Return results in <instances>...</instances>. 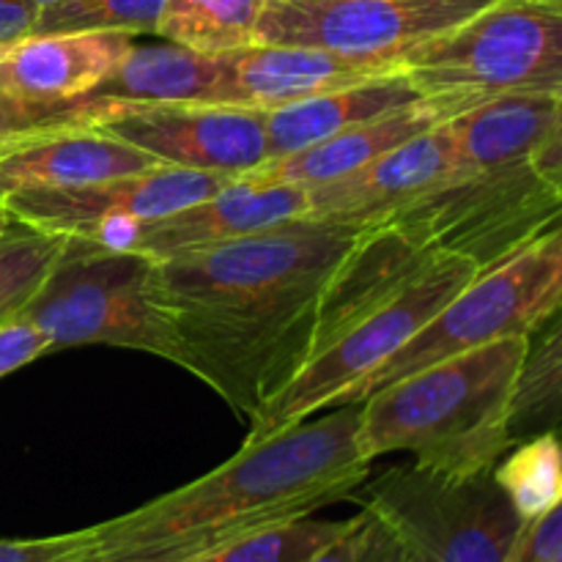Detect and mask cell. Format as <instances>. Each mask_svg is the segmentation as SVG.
I'll return each mask as SVG.
<instances>
[{"mask_svg":"<svg viewBox=\"0 0 562 562\" xmlns=\"http://www.w3.org/2000/svg\"><path fill=\"white\" fill-rule=\"evenodd\" d=\"M366 231L302 217L157 261L179 368L252 417L382 294V278L360 250Z\"/></svg>","mask_w":562,"mask_h":562,"instance_id":"6da1fadb","label":"cell"},{"mask_svg":"<svg viewBox=\"0 0 562 562\" xmlns=\"http://www.w3.org/2000/svg\"><path fill=\"white\" fill-rule=\"evenodd\" d=\"M327 412L245 442L203 477L80 530L77 562H192L351 497L371 470L357 442L360 409Z\"/></svg>","mask_w":562,"mask_h":562,"instance_id":"7a4b0ae2","label":"cell"},{"mask_svg":"<svg viewBox=\"0 0 562 562\" xmlns=\"http://www.w3.org/2000/svg\"><path fill=\"white\" fill-rule=\"evenodd\" d=\"M527 335L434 362L360 401L357 442L368 461L412 453L423 470L477 475L514 448L508 398Z\"/></svg>","mask_w":562,"mask_h":562,"instance_id":"3957f363","label":"cell"},{"mask_svg":"<svg viewBox=\"0 0 562 562\" xmlns=\"http://www.w3.org/2000/svg\"><path fill=\"white\" fill-rule=\"evenodd\" d=\"M562 146L450 165L448 176L387 220L423 250L492 269L560 223Z\"/></svg>","mask_w":562,"mask_h":562,"instance_id":"277c9868","label":"cell"},{"mask_svg":"<svg viewBox=\"0 0 562 562\" xmlns=\"http://www.w3.org/2000/svg\"><path fill=\"white\" fill-rule=\"evenodd\" d=\"M157 261L124 247L66 239L47 278L14 322L38 329L49 351L113 346L179 366L173 322L157 294Z\"/></svg>","mask_w":562,"mask_h":562,"instance_id":"5b68a950","label":"cell"},{"mask_svg":"<svg viewBox=\"0 0 562 562\" xmlns=\"http://www.w3.org/2000/svg\"><path fill=\"white\" fill-rule=\"evenodd\" d=\"M481 269L431 252L398 289L360 307L302 371L250 417L245 442L272 437L316 412L355 404V395L406 340L415 338Z\"/></svg>","mask_w":562,"mask_h":562,"instance_id":"8992f818","label":"cell"},{"mask_svg":"<svg viewBox=\"0 0 562 562\" xmlns=\"http://www.w3.org/2000/svg\"><path fill=\"white\" fill-rule=\"evenodd\" d=\"M423 97L562 93V0H492L398 60Z\"/></svg>","mask_w":562,"mask_h":562,"instance_id":"52a82bcc","label":"cell"},{"mask_svg":"<svg viewBox=\"0 0 562 562\" xmlns=\"http://www.w3.org/2000/svg\"><path fill=\"white\" fill-rule=\"evenodd\" d=\"M562 302V234L549 228L497 267L477 272L420 333L406 340L355 395H366L401 382L434 362L464 351L530 335Z\"/></svg>","mask_w":562,"mask_h":562,"instance_id":"ba28073f","label":"cell"},{"mask_svg":"<svg viewBox=\"0 0 562 562\" xmlns=\"http://www.w3.org/2000/svg\"><path fill=\"white\" fill-rule=\"evenodd\" d=\"M357 492L362 510L415 562H505L521 530L492 470L442 475L390 467Z\"/></svg>","mask_w":562,"mask_h":562,"instance_id":"9c48e42d","label":"cell"},{"mask_svg":"<svg viewBox=\"0 0 562 562\" xmlns=\"http://www.w3.org/2000/svg\"><path fill=\"white\" fill-rule=\"evenodd\" d=\"M492 0H269L256 44L395 60L461 25Z\"/></svg>","mask_w":562,"mask_h":562,"instance_id":"30bf717a","label":"cell"},{"mask_svg":"<svg viewBox=\"0 0 562 562\" xmlns=\"http://www.w3.org/2000/svg\"><path fill=\"white\" fill-rule=\"evenodd\" d=\"M234 179L236 176L157 168L60 190L20 192L3 203L11 220L27 228L126 250L143 223L214 195Z\"/></svg>","mask_w":562,"mask_h":562,"instance_id":"8fae6325","label":"cell"},{"mask_svg":"<svg viewBox=\"0 0 562 562\" xmlns=\"http://www.w3.org/2000/svg\"><path fill=\"white\" fill-rule=\"evenodd\" d=\"M77 124L140 148L168 168L245 176L269 159L261 110L228 104H115Z\"/></svg>","mask_w":562,"mask_h":562,"instance_id":"7c38bea8","label":"cell"},{"mask_svg":"<svg viewBox=\"0 0 562 562\" xmlns=\"http://www.w3.org/2000/svg\"><path fill=\"white\" fill-rule=\"evenodd\" d=\"M302 217H307V187L269 184L250 176H236L214 195L143 223L126 250L143 252L154 261H168Z\"/></svg>","mask_w":562,"mask_h":562,"instance_id":"4fadbf2b","label":"cell"},{"mask_svg":"<svg viewBox=\"0 0 562 562\" xmlns=\"http://www.w3.org/2000/svg\"><path fill=\"white\" fill-rule=\"evenodd\" d=\"M450 165L453 132L445 121L351 173L307 187V217L362 228L382 225L442 181Z\"/></svg>","mask_w":562,"mask_h":562,"instance_id":"5bb4252c","label":"cell"},{"mask_svg":"<svg viewBox=\"0 0 562 562\" xmlns=\"http://www.w3.org/2000/svg\"><path fill=\"white\" fill-rule=\"evenodd\" d=\"M130 33H27L0 49V99L60 110L91 93L132 49Z\"/></svg>","mask_w":562,"mask_h":562,"instance_id":"9a60e30c","label":"cell"},{"mask_svg":"<svg viewBox=\"0 0 562 562\" xmlns=\"http://www.w3.org/2000/svg\"><path fill=\"white\" fill-rule=\"evenodd\" d=\"M157 168L168 165L93 126L66 121L31 130L0 146V201L20 192L60 190Z\"/></svg>","mask_w":562,"mask_h":562,"instance_id":"2e32d148","label":"cell"},{"mask_svg":"<svg viewBox=\"0 0 562 562\" xmlns=\"http://www.w3.org/2000/svg\"><path fill=\"white\" fill-rule=\"evenodd\" d=\"M398 69L395 60L355 58L318 47L250 44L225 55L223 104L267 113L318 93L393 75Z\"/></svg>","mask_w":562,"mask_h":562,"instance_id":"e0dca14e","label":"cell"},{"mask_svg":"<svg viewBox=\"0 0 562 562\" xmlns=\"http://www.w3.org/2000/svg\"><path fill=\"white\" fill-rule=\"evenodd\" d=\"M472 108L464 99H445V97H423L395 113L373 119L368 124L351 126L340 135L327 137V140L307 146L302 151L285 154V157L267 159L250 170V179L269 181V184H296V187H316L329 179L351 173L373 159L384 157L393 148L404 146L406 140L417 137L420 132L434 130L445 124L461 110Z\"/></svg>","mask_w":562,"mask_h":562,"instance_id":"ac0fdd59","label":"cell"},{"mask_svg":"<svg viewBox=\"0 0 562 562\" xmlns=\"http://www.w3.org/2000/svg\"><path fill=\"white\" fill-rule=\"evenodd\" d=\"M225 55H203L179 44H132L115 69L71 102V121L115 104H223Z\"/></svg>","mask_w":562,"mask_h":562,"instance_id":"d6986e66","label":"cell"},{"mask_svg":"<svg viewBox=\"0 0 562 562\" xmlns=\"http://www.w3.org/2000/svg\"><path fill=\"white\" fill-rule=\"evenodd\" d=\"M417 99H423V93L398 69L393 75L373 77V80L355 82V86L338 88V91L318 93V97L302 99V102L267 110L263 130H267L269 159L316 146V143L340 135L351 126L395 113V110L406 108Z\"/></svg>","mask_w":562,"mask_h":562,"instance_id":"ffe728a7","label":"cell"},{"mask_svg":"<svg viewBox=\"0 0 562 562\" xmlns=\"http://www.w3.org/2000/svg\"><path fill=\"white\" fill-rule=\"evenodd\" d=\"M562 412V329L560 313L527 335V349L508 398L510 439L558 434Z\"/></svg>","mask_w":562,"mask_h":562,"instance_id":"44dd1931","label":"cell"},{"mask_svg":"<svg viewBox=\"0 0 562 562\" xmlns=\"http://www.w3.org/2000/svg\"><path fill=\"white\" fill-rule=\"evenodd\" d=\"M269 0H165L157 36L203 55H228L256 44Z\"/></svg>","mask_w":562,"mask_h":562,"instance_id":"7402d4cb","label":"cell"},{"mask_svg":"<svg viewBox=\"0 0 562 562\" xmlns=\"http://www.w3.org/2000/svg\"><path fill=\"white\" fill-rule=\"evenodd\" d=\"M492 477L503 488L521 525L558 508L562 505V453L558 434H538L516 442L494 464Z\"/></svg>","mask_w":562,"mask_h":562,"instance_id":"603a6c76","label":"cell"},{"mask_svg":"<svg viewBox=\"0 0 562 562\" xmlns=\"http://www.w3.org/2000/svg\"><path fill=\"white\" fill-rule=\"evenodd\" d=\"M165 0H49L31 33H130L157 36Z\"/></svg>","mask_w":562,"mask_h":562,"instance_id":"cb8c5ba5","label":"cell"},{"mask_svg":"<svg viewBox=\"0 0 562 562\" xmlns=\"http://www.w3.org/2000/svg\"><path fill=\"white\" fill-rule=\"evenodd\" d=\"M66 239L14 223L0 236V327L14 324L49 267L64 250Z\"/></svg>","mask_w":562,"mask_h":562,"instance_id":"d4e9b609","label":"cell"},{"mask_svg":"<svg viewBox=\"0 0 562 562\" xmlns=\"http://www.w3.org/2000/svg\"><path fill=\"white\" fill-rule=\"evenodd\" d=\"M349 527L351 519L318 521L313 516H305V519L241 538V541L228 543V547L192 562H302L344 536Z\"/></svg>","mask_w":562,"mask_h":562,"instance_id":"484cf974","label":"cell"},{"mask_svg":"<svg viewBox=\"0 0 562 562\" xmlns=\"http://www.w3.org/2000/svg\"><path fill=\"white\" fill-rule=\"evenodd\" d=\"M505 562H562V505L525 521Z\"/></svg>","mask_w":562,"mask_h":562,"instance_id":"4316f807","label":"cell"},{"mask_svg":"<svg viewBox=\"0 0 562 562\" xmlns=\"http://www.w3.org/2000/svg\"><path fill=\"white\" fill-rule=\"evenodd\" d=\"M80 543V530L49 538H27V541L0 538V562H77Z\"/></svg>","mask_w":562,"mask_h":562,"instance_id":"83f0119b","label":"cell"},{"mask_svg":"<svg viewBox=\"0 0 562 562\" xmlns=\"http://www.w3.org/2000/svg\"><path fill=\"white\" fill-rule=\"evenodd\" d=\"M47 351L49 346L38 329L27 327V324H20V322L5 324V327H0V379L20 371V368H25L27 362L47 355Z\"/></svg>","mask_w":562,"mask_h":562,"instance_id":"f1b7e54d","label":"cell"},{"mask_svg":"<svg viewBox=\"0 0 562 562\" xmlns=\"http://www.w3.org/2000/svg\"><path fill=\"white\" fill-rule=\"evenodd\" d=\"M373 538V519L360 510V514L351 519V527L340 538H335L333 543L322 547L318 552H313L311 558L302 562H366L368 549H371Z\"/></svg>","mask_w":562,"mask_h":562,"instance_id":"f546056e","label":"cell"},{"mask_svg":"<svg viewBox=\"0 0 562 562\" xmlns=\"http://www.w3.org/2000/svg\"><path fill=\"white\" fill-rule=\"evenodd\" d=\"M69 108H60V110L22 108V104L0 99V146H3L5 140H11V137L25 135V132H31V130H42V126H53V124H66V121H69Z\"/></svg>","mask_w":562,"mask_h":562,"instance_id":"4dcf8cb0","label":"cell"},{"mask_svg":"<svg viewBox=\"0 0 562 562\" xmlns=\"http://www.w3.org/2000/svg\"><path fill=\"white\" fill-rule=\"evenodd\" d=\"M36 20V5L25 0H0V49L16 38L27 36Z\"/></svg>","mask_w":562,"mask_h":562,"instance_id":"1f68e13d","label":"cell"},{"mask_svg":"<svg viewBox=\"0 0 562 562\" xmlns=\"http://www.w3.org/2000/svg\"><path fill=\"white\" fill-rule=\"evenodd\" d=\"M366 562H415L382 527L373 521V538H371V549H368Z\"/></svg>","mask_w":562,"mask_h":562,"instance_id":"d6a6232c","label":"cell"},{"mask_svg":"<svg viewBox=\"0 0 562 562\" xmlns=\"http://www.w3.org/2000/svg\"><path fill=\"white\" fill-rule=\"evenodd\" d=\"M11 225H14V220H11V214H9V209H5V203L0 201V236H3L5 231L11 228Z\"/></svg>","mask_w":562,"mask_h":562,"instance_id":"836d02e7","label":"cell"},{"mask_svg":"<svg viewBox=\"0 0 562 562\" xmlns=\"http://www.w3.org/2000/svg\"><path fill=\"white\" fill-rule=\"evenodd\" d=\"M25 3H31V5H36V9H38V5H44V3H49V0H25Z\"/></svg>","mask_w":562,"mask_h":562,"instance_id":"e575fe53","label":"cell"}]
</instances>
